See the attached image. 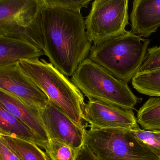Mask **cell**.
I'll return each instance as SVG.
<instances>
[{"instance_id":"obj_11","label":"cell","mask_w":160,"mask_h":160,"mask_svg":"<svg viewBox=\"0 0 160 160\" xmlns=\"http://www.w3.org/2000/svg\"><path fill=\"white\" fill-rule=\"evenodd\" d=\"M0 106L28 126L45 142L49 139L42 122L40 110L18 97L0 89Z\"/></svg>"},{"instance_id":"obj_2","label":"cell","mask_w":160,"mask_h":160,"mask_svg":"<svg viewBox=\"0 0 160 160\" xmlns=\"http://www.w3.org/2000/svg\"><path fill=\"white\" fill-rule=\"evenodd\" d=\"M19 63L49 101L78 126L85 127L84 95L71 80L44 59L22 60Z\"/></svg>"},{"instance_id":"obj_13","label":"cell","mask_w":160,"mask_h":160,"mask_svg":"<svg viewBox=\"0 0 160 160\" xmlns=\"http://www.w3.org/2000/svg\"><path fill=\"white\" fill-rule=\"evenodd\" d=\"M46 56L44 51L24 40L0 35V66Z\"/></svg>"},{"instance_id":"obj_8","label":"cell","mask_w":160,"mask_h":160,"mask_svg":"<svg viewBox=\"0 0 160 160\" xmlns=\"http://www.w3.org/2000/svg\"><path fill=\"white\" fill-rule=\"evenodd\" d=\"M0 89L39 109H43L49 102L46 95L22 70L19 62L0 66Z\"/></svg>"},{"instance_id":"obj_18","label":"cell","mask_w":160,"mask_h":160,"mask_svg":"<svg viewBox=\"0 0 160 160\" xmlns=\"http://www.w3.org/2000/svg\"><path fill=\"white\" fill-rule=\"evenodd\" d=\"M45 149L51 160H76L78 150L55 138H49Z\"/></svg>"},{"instance_id":"obj_12","label":"cell","mask_w":160,"mask_h":160,"mask_svg":"<svg viewBox=\"0 0 160 160\" xmlns=\"http://www.w3.org/2000/svg\"><path fill=\"white\" fill-rule=\"evenodd\" d=\"M130 20L132 32L149 37L160 27V0H134Z\"/></svg>"},{"instance_id":"obj_9","label":"cell","mask_w":160,"mask_h":160,"mask_svg":"<svg viewBox=\"0 0 160 160\" xmlns=\"http://www.w3.org/2000/svg\"><path fill=\"white\" fill-rule=\"evenodd\" d=\"M84 120L89 123L91 129L139 128L132 109L93 99H89L85 106Z\"/></svg>"},{"instance_id":"obj_24","label":"cell","mask_w":160,"mask_h":160,"mask_svg":"<svg viewBox=\"0 0 160 160\" xmlns=\"http://www.w3.org/2000/svg\"><path fill=\"white\" fill-rule=\"evenodd\" d=\"M157 132L158 134L160 136V132Z\"/></svg>"},{"instance_id":"obj_17","label":"cell","mask_w":160,"mask_h":160,"mask_svg":"<svg viewBox=\"0 0 160 160\" xmlns=\"http://www.w3.org/2000/svg\"><path fill=\"white\" fill-rule=\"evenodd\" d=\"M132 84L139 93L160 97V69L138 73L132 79Z\"/></svg>"},{"instance_id":"obj_4","label":"cell","mask_w":160,"mask_h":160,"mask_svg":"<svg viewBox=\"0 0 160 160\" xmlns=\"http://www.w3.org/2000/svg\"><path fill=\"white\" fill-rule=\"evenodd\" d=\"M72 82L89 99L133 109L142 99L136 96L127 82L117 78L88 58L81 63Z\"/></svg>"},{"instance_id":"obj_22","label":"cell","mask_w":160,"mask_h":160,"mask_svg":"<svg viewBox=\"0 0 160 160\" xmlns=\"http://www.w3.org/2000/svg\"><path fill=\"white\" fill-rule=\"evenodd\" d=\"M0 160H21L7 146L0 141Z\"/></svg>"},{"instance_id":"obj_15","label":"cell","mask_w":160,"mask_h":160,"mask_svg":"<svg viewBox=\"0 0 160 160\" xmlns=\"http://www.w3.org/2000/svg\"><path fill=\"white\" fill-rule=\"evenodd\" d=\"M2 142L21 160H51L35 143L16 138L0 135Z\"/></svg>"},{"instance_id":"obj_5","label":"cell","mask_w":160,"mask_h":160,"mask_svg":"<svg viewBox=\"0 0 160 160\" xmlns=\"http://www.w3.org/2000/svg\"><path fill=\"white\" fill-rule=\"evenodd\" d=\"M84 144L98 160H160L127 129L90 128L85 132Z\"/></svg>"},{"instance_id":"obj_10","label":"cell","mask_w":160,"mask_h":160,"mask_svg":"<svg viewBox=\"0 0 160 160\" xmlns=\"http://www.w3.org/2000/svg\"><path fill=\"white\" fill-rule=\"evenodd\" d=\"M40 114L49 138L58 139L78 150L83 146L85 127L76 124L52 102L41 109Z\"/></svg>"},{"instance_id":"obj_1","label":"cell","mask_w":160,"mask_h":160,"mask_svg":"<svg viewBox=\"0 0 160 160\" xmlns=\"http://www.w3.org/2000/svg\"><path fill=\"white\" fill-rule=\"evenodd\" d=\"M42 6L45 55L62 73L72 77L88 58L92 47L87 36L85 19L81 12Z\"/></svg>"},{"instance_id":"obj_21","label":"cell","mask_w":160,"mask_h":160,"mask_svg":"<svg viewBox=\"0 0 160 160\" xmlns=\"http://www.w3.org/2000/svg\"><path fill=\"white\" fill-rule=\"evenodd\" d=\"M160 69V46L148 48L138 73Z\"/></svg>"},{"instance_id":"obj_7","label":"cell","mask_w":160,"mask_h":160,"mask_svg":"<svg viewBox=\"0 0 160 160\" xmlns=\"http://www.w3.org/2000/svg\"><path fill=\"white\" fill-rule=\"evenodd\" d=\"M128 0H95L85 19L87 36L98 45L126 31Z\"/></svg>"},{"instance_id":"obj_19","label":"cell","mask_w":160,"mask_h":160,"mask_svg":"<svg viewBox=\"0 0 160 160\" xmlns=\"http://www.w3.org/2000/svg\"><path fill=\"white\" fill-rule=\"evenodd\" d=\"M91 0H41L42 6L58 8L76 12H81L88 8Z\"/></svg>"},{"instance_id":"obj_23","label":"cell","mask_w":160,"mask_h":160,"mask_svg":"<svg viewBox=\"0 0 160 160\" xmlns=\"http://www.w3.org/2000/svg\"><path fill=\"white\" fill-rule=\"evenodd\" d=\"M76 160H98V159L90 150L88 146L84 143L83 146L78 150Z\"/></svg>"},{"instance_id":"obj_16","label":"cell","mask_w":160,"mask_h":160,"mask_svg":"<svg viewBox=\"0 0 160 160\" xmlns=\"http://www.w3.org/2000/svg\"><path fill=\"white\" fill-rule=\"evenodd\" d=\"M137 121L145 131L160 132V97L146 101L138 111Z\"/></svg>"},{"instance_id":"obj_20","label":"cell","mask_w":160,"mask_h":160,"mask_svg":"<svg viewBox=\"0 0 160 160\" xmlns=\"http://www.w3.org/2000/svg\"><path fill=\"white\" fill-rule=\"evenodd\" d=\"M130 132L147 145L160 159V136L156 132L145 131L140 128L130 130Z\"/></svg>"},{"instance_id":"obj_14","label":"cell","mask_w":160,"mask_h":160,"mask_svg":"<svg viewBox=\"0 0 160 160\" xmlns=\"http://www.w3.org/2000/svg\"><path fill=\"white\" fill-rule=\"evenodd\" d=\"M0 135L12 137L29 141L44 149L47 144L28 126L1 106H0Z\"/></svg>"},{"instance_id":"obj_3","label":"cell","mask_w":160,"mask_h":160,"mask_svg":"<svg viewBox=\"0 0 160 160\" xmlns=\"http://www.w3.org/2000/svg\"><path fill=\"white\" fill-rule=\"evenodd\" d=\"M150 43L127 31L98 45H92L88 58L117 78L128 83L138 72Z\"/></svg>"},{"instance_id":"obj_6","label":"cell","mask_w":160,"mask_h":160,"mask_svg":"<svg viewBox=\"0 0 160 160\" xmlns=\"http://www.w3.org/2000/svg\"><path fill=\"white\" fill-rule=\"evenodd\" d=\"M41 0H0V35L44 50Z\"/></svg>"}]
</instances>
